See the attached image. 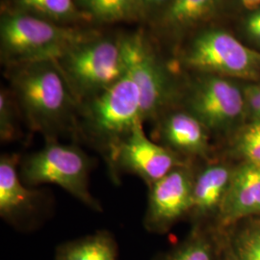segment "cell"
<instances>
[{
    "label": "cell",
    "instance_id": "6da1fadb",
    "mask_svg": "<svg viewBox=\"0 0 260 260\" xmlns=\"http://www.w3.org/2000/svg\"><path fill=\"white\" fill-rule=\"evenodd\" d=\"M5 75L29 129L46 142L62 137L75 142L79 104L56 62L8 66Z\"/></svg>",
    "mask_w": 260,
    "mask_h": 260
},
{
    "label": "cell",
    "instance_id": "7a4b0ae2",
    "mask_svg": "<svg viewBox=\"0 0 260 260\" xmlns=\"http://www.w3.org/2000/svg\"><path fill=\"white\" fill-rule=\"evenodd\" d=\"M140 122L139 91L126 71L111 87L79 104L75 142L98 151L108 167L119 145Z\"/></svg>",
    "mask_w": 260,
    "mask_h": 260
},
{
    "label": "cell",
    "instance_id": "3957f363",
    "mask_svg": "<svg viewBox=\"0 0 260 260\" xmlns=\"http://www.w3.org/2000/svg\"><path fill=\"white\" fill-rule=\"evenodd\" d=\"M96 33L20 12L2 9L0 52L5 67L58 61L73 47Z\"/></svg>",
    "mask_w": 260,
    "mask_h": 260
},
{
    "label": "cell",
    "instance_id": "277c9868",
    "mask_svg": "<svg viewBox=\"0 0 260 260\" xmlns=\"http://www.w3.org/2000/svg\"><path fill=\"white\" fill-rule=\"evenodd\" d=\"M93 162L78 143L46 142L43 149L21 157L19 175L28 187L54 184L93 211L102 212L100 202L90 191Z\"/></svg>",
    "mask_w": 260,
    "mask_h": 260
},
{
    "label": "cell",
    "instance_id": "5b68a950",
    "mask_svg": "<svg viewBox=\"0 0 260 260\" xmlns=\"http://www.w3.org/2000/svg\"><path fill=\"white\" fill-rule=\"evenodd\" d=\"M56 63L78 104L111 87L127 71L122 37L98 33L71 48Z\"/></svg>",
    "mask_w": 260,
    "mask_h": 260
},
{
    "label": "cell",
    "instance_id": "8992f818",
    "mask_svg": "<svg viewBox=\"0 0 260 260\" xmlns=\"http://www.w3.org/2000/svg\"><path fill=\"white\" fill-rule=\"evenodd\" d=\"M127 71L140 93L144 122H154L179 106L182 87L142 32L122 37Z\"/></svg>",
    "mask_w": 260,
    "mask_h": 260
},
{
    "label": "cell",
    "instance_id": "52a82bcc",
    "mask_svg": "<svg viewBox=\"0 0 260 260\" xmlns=\"http://www.w3.org/2000/svg\"><path fill=\"white\" fill-rule=\"evenodd\" d=\"M181 62L196 74L251 80L260 76V51L220 28L198 32L184 49Z\"/></svg>",
    "mask_w": 260,
    "mask_h": 260
},
{
    "label": "cell",
    "instance_id": "ba28073f",
    "mask_svg": "<svg viewBox=\"0 0 260 260\" xmlns=\"http://www.w3.org/2000/svg\"><path fill=\"white\" fill-rule=\"evenodd\" d=\"M179 107L192 114L210 133L232 129L246 116L244 90L232 79L196 74L182 87Z\"/></svg>",
    "mask_w": 260,
    "mask_h": 260
},
{
    "label": "cell",
    "instance_id": "9c48e42d",
    "mask_svg": "<svg viewBox=\"0 0 260 260\" xmlns=\"http://www.w3.org/2000/svg\"><path fill=\"white\" fill-rule=\"evenodd\" d=\"M187 163L185 158L149 139L144 122H140L116 149L108 171L116 182L122 174H130L150 187L174 169Z\"/></svg>",
    "mask_w": 260,
    "mask_h": 260
},
{
    "label": "cell",
    "instance_id": "30bf717a",
    "mask_svg": "<svg viewBox=\"0 0 260 260\" xmlns=\"http://www.w3.org/2000/svg\"><path fill=\"white\" fill-rule=\"evenodd\" d=\"M21 157L19 153L0 157V216L15 229L29 232L44 222L50 200L43 190L23 183L19 175Z\"/></svg>",
    "mask_w": 260,
    "mask_h": 260
},
{
    "label": "cell",
    "instance_id": "8fae6325",
    "mask_svg": "<svg viewBox=\"0 0 260 260\" xmlns=\"http://www.w3.org/2000/svg\"><path fill=\"white\" fill-rule=\"evenodd\" d=\"M195 176V170L187 163L149 187L148 206L143 221L147 232L167 233L175 223L190 214Z\"/></svg>",
    "mask_w": 260,
    "mask_h": 260
},
{
    "label": "cell",
    "instance_id": "7c38bea8",
    "mask_svg": "<svg viewBox=\"0 0 260 260\" xmlns=\"http://www.w3.org/2000/svg\"><path fill=\"white\" fill-rule=\"evenodd\" d=\"M152 140L181 157L211 159L210 132L196 117L177 106L153 122Z\"/></svg>",
    "mask_w": 260,
    "mask_h": 260
},
{
    "label": "cell",
    "instance_id": "4fadbf2b",
    "mask_svg": "<svg viewBox=\"0 0 260 260\" xmlns=\"http://www.w3.org/2000/svg\"><path fill=\"white\" fill-rule=\"evenodd\" d=\"M254 214H260V164L244 162L233 169L231 184L217 218L219 229Z\"/></svg>",
    "mask_w": 260,
    "mask_h": 260
},
{
    "label": "cell",
    "instance_id": "5bb4252c",
    "mask_svg": "<svg viewBox=\"0 0 260 260\" xmlns=\"http://www.w3.org/2000/svg\"><path fill=\"white\" fill-rule=\"evenodd\" d=\"M233 173V168L223 163H209L196 172L190 214L198 222L219 215Z\"/></svg>",
    "mask_w": 260,
    "mask_h": 260
},
{
    "label": "cell",
    "instance_id": "9a60e30c",
    "mask_svg": "<svg viewBox=\"0 0 260 260\" xmlns=\"http://www.w3.org/2000/svg\"><path fill=\"white\" fill-rule=\"evenodd\" d=\"M224 0H170L154 18L158 29L172 37L203 25L223 7Z\"/></svg>",
    "mask_w": 260,
    "mask_h": 260
},
{
    "label": "cell",
    "instance_id": "2e32d148",
    "mask_svg": "<svg viewBox=\"0 0 260 260\" xmlns=\"http://www.w3.org/2000/svg\"><path fill=\"white\" fill-rule=\"evenodd\" d=\"M118 256L115 236L103 230L62 243L56 249L55 260H118Z\"/></svg>",
    "mask_w": 260,
    "mask_h": 260
},
{
    "label": "cell",
    "instance_id": "e0dca14e",
    "mask_svg": "<svg viewBox=\"0 0 260 260\" xmlns=\"http://www.w3.org/2000/svg\"><path fill=\"white\" fill-rule=\"evenodd\" d=\"M222 234L204 224H197L190 234L156 260H220Z\"/></svg>",
    "mask_w": 260,
    "mask_h": 260
},
{
    "label": "cell",
    "instance_id": "ac0fdd59",
    "mask_svg": "<svg viewBox=\"0 0 260 260\" xmlns=\"http://www.w3.org/2000/svg\"><path fill=\"white\" fill-rule=\"evenodd\" d=\"M3 9L32 15L64 25L90 21L75 0H7Z\"/></svg>",
    "mask_w": 260,
    "mask_h": 260
},
{
    "label": "cell",
    "instance_id": "d6986e66",
    "mask_svg": "<svg viewBox=\"0 0 260 260\" xmlns=\"http://www.w3.org/2000/svg\"><path fill=\"white\" fill-rule=\"evenodd\" d=\"M90 21L113 23L141 18L138 0H75Z\"/></svg>",
    "mask_w": 260,
    "mask_h": 260
},
{
    "label": "cell",
    "instance_id": "ffe728a7",
    "mask_svg": "<svg viewBox=\"0 0 260 260\" xmlns=\"http://www.w3.org/2000/svg\"><path fill=\"white\" fill-rule=\"evenodd\" d=\"M241 260H260V222L248 223L233 233H224Z\"/></svg>",
    "mask_w": 260,
    "mask_h": 260
},
{
    "label": "cell",
    "instance_id": "44dd1931",
    "mask_svg": "<svg viewBox=\"0 0 260 260\" xmlns=\"http://www.w3.org/2000/svg\"><path fill=\"white\" fill-rule=\"evenodd\" d=\"M19 120H22V117L13 93L9 88H2L0 91V140L2 143L19 139L21 135Z\"/></svg>",
    "mask_w": 260,
    "mask_h": 260
},
{
    "label": "cell",
    "instance_id": "7402d4cb",
    "mask_svg": "<svg viewBox=\"0 0 260 260\" xmlns=\"http://www.w3.org/2000/svg\"><path fill=\"white\" fill-rule=\"evenodd\" d=\"M233 149L244 162L260 164V120L242 126L233 139Z\"/></svg>",
    "mask_w": 260,
    "mask_h": 260
},
{
    "label": "cell",
    "instance_id": "603a6c76",
    "mask_svg": "<svg viewBox=\"0 0 260 260\" xmlns=\"http://www.w3.org/2000/svg\"><path fill=\"white\" fill-rule=\"evenodd\" d=\"M244 90L246 116L250 121L260 120V82L247 86Z\"/></svg>",
    "mask_w": 260,
    "mask_h": 260
},
{
    "label": "cell",
    "instance_id": "cb8c5ba5",
    "mask_svg": "<svg viewBox=\"0 0 260 260\" xmlns=\"http://www.w3.org/2000/svg\"><path fill=\"white\" fill-rule=\"evenodd\" d=\"M244 30L251 41L260 45V7L247 16L244 20Z\"/></svg>",
    "mask_w": 260,
    "mask_h": 260
},
{
    "label": "cell",
    "instance_id": "d4e9b609",
    "mask_svg": "<svg viewBox=\"0 0 260 260\" xmlns=\"http://www.w3.org/2000/svg\"><path fill=\"white\" fill-rule=\"evenodd\" d=\"M170 0H138L141 18L153 17L160 13Z\"/></svg>",
    "mask_w": 260,
    "mask_h": 260
},
{
    "label": "cell",
    "instance_id": "484cf974",
    "mask_svg": "<svg viewBox=\"0 0 260 260\" xmlns=\"http://www.w3.org/2000/svg\"><path fill=\"white\" fill-rule=\"evenodd\" d=\"M222 234V248H221V259L220 260H241L237 254L233 251V248L231 247L230 243L226 239L224 233Z\"/></svg>",
    "mask_w": 260,
    "mask_h": 260
},
{
    "label": "cell",
    "instance_id": "4316f807",
    "mask_svg": "<svg viewBox=\"0 0 260 260\" xmlns=\"http://www.w3.org/2000/svg\"><path fill=\"white\" fill-rule=\"evenodd\" d=\"M242 9L251 12L260 7V0H237Z\"/></svg>",
    "mask_w": 260,
    "mask_h": 260
}]
</instances>
